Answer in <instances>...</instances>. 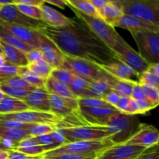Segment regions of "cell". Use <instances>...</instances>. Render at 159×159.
<instances>
[{
	"label": "cell",
	"instance_id": "cell-23",
	"mask_svg": "<svg viewBox=\"0 0 159 159\" xmlns=\"http://www.w3.org/2000/svg\"><path fill=\"white\" fill-rule=\"evenodd\" d=\"M45 89L49 94L59 96L65 99H79L68 89L67 85L61 83L50 76L46 79L44 85Z\"/></svg>",
	"mask_w": 159,
	"mask_h": 159
},
{
	"label": "cell",
	"instance_id": "cell-30",
	"mask_svg": "<svg viewBox=\"0 0 159 159\" xmlns=\"http://www.w3.org/2000/svg\"><path fill=\"white\" fill-rule=\"evenodd\" d=\"M66 3L70 5L75 9L88 16L94 17H99V13L96 9L93 7L89 0H66Z\"/></svg>",
	"mask_w": 159,
	"mask_h": 159
},
{
	"label": "cell",
	"instance_id": "cell-21",
	"mask_svg": "<svg viewBox=\"0 0 159 159\" xmlns=\"http://www.w3.org/2000/svg\"><path fill=\"white\" fill-rule=\"evenodd\" d=\"M98 13L105 23L113 27L116 26L124 15L118 0H110L105 7L98 11Z\"/></svg>",
	"mask_w": 159,
	"mask_h": 159
},
{
	"label": "cell",
	"instance_id": "cell-50",
	"mask_svg": "<svg viewBox=\"0 0 159 159\" xmlns=\"http://www.w3.org/2000/svg\"><path fill=\"white\" fill-rule=\"evenodd\" d=\"M120 98V97L119 95H118L116 92L113 90L111 93H110L107 96H106L104 100H105L107 103L110 104V106L115 107H116V103L118 102V101H119Z\"/></svg>",
	"mask_w": 159,
	"mask_h": 159
},
{
	"label": "cell",
	"instance_id": "cell-40",
	"mask_svg": "<svg viewBox=\"0 0 159 159\" xmlns=\"http://www.w3.org/2000/svg\"><path fill=\"white\" fill-rule=\"evenodd\" d=\"M0 89L2 91V93L6 96L12 98H15V99H21V100H23L30 93V92L26 91V90L12 88V87L7 86V85H2L1 83H0Z\"/></svg>",
	"mask_w": 159,
	"mask_h": 159
},
{
	"label": "cell",
	"instance_id": "cell-55",
	"mask_svg": "<svg viewBox=\"0 0 159 159\" xmlns=\"http://www.w3.org/2000/svg\"><path fill=\"white\" fill-rule=\"evenodd\" d=\"M13 4V0H9V1H0V6H6V5Z\"/></svg>",
	"mask_w": 159,
	"mask_h": 159
},
{
	"label": "cell",
	"instance_id": "cell-15",
	"mask_svg": "<svg viewBox=\"0 0 159 159\" xmlns=\"http://www.w3.org/2000/svg\"><path fill=\"white\" fill-rule=\"evenodd\" d=\"M38 36L40 51H41L43 60L51 67L52 69L61 68L64 62L63 53L48 37H45L40 33H39Z\"/></svg>",
	"mask_w": 159,
	"mask_h": 159
},
{
	"label": "cell",
	"instance_id": "cell-7",
	"mask_svg": "<svg viewBox=\"0 0 159 159\" xmlns=\"http://www.w3.org/2000/svg\"><path fill=\"white\" fill-rule=\"evenodd\" d=\"M137 43L138 54L148 65L159 63V36L153 31L131 33Z\"/></svg>",
	"mask_w": 159,
	"mask_h": 159
},
{
	"label": "cell",
	"instance_id": "cell-51",
	"mask_svg": "<svg viewBox=\"0 0 159 159\" xmlns=\"http://www.w3.org/2000/svg\"><path fill=\"white\" fill-rule=\"evenodd\" d=\"M110 0H89V2H91V4L93 5V7L96 9V11H99L102 9V8L105 7L109 2H110Z\"/></svg>",
	"mask_w": 159,
	"mask_h": 159
},
{
	"label": "cell",
	"instance_id": "cell-2",
	"mask_svg": "<svg viewBox=\"0 0 159 159\" xmlns=\"http://www.w3.org/2000/svg\"><path fill=\"white\" fill-rule=\"evenodd\" d=\"M119 2L124 14L138 17L159 27L158 0H122Z\"/></svg>",
	"mask_w": 159,
	"mask_h": 159
},
{
	"label": "cell",
	"instance_id": "cell-57",
	"mask_svg": "<svg viewBox=\"0 0 159 159\" xmlns=\"http://www.w3.org/2000/svg\"><path fill=\"white\" fill-rule=\"evenodd\" d=\"M0 150H3V151H9V149H8L7 148H6V146L4 145V144H3L2 141L1 140H0Z\"/></svg>",
	"mask_w": 159,
	"mask_h": 159
},
{
	"label": "cell",
	"instance_id": "cell-34",
	"mask_svg": "<svg viewBox=\"0 0 159 159\" xmlns=\"http://www.w3.org/2000/svg\"><path fill=\"white\" fill-rule=\"evenodd\" d=\"M51 77H52L55 80L58 81L61 83L68 86L72 82L75 75L72 72H71L69 70L63 68H58L52 69L51 73Z\"/></svg>",
	"mask_w": 159,
	"mask_h": 159
},
{
	"label": "cell",
	"instance_id": "cell-13",
	"mask_svg": "<svg viewBox=\"0 0 159 159\" xmlns=\"http://www.w3.org/2000/svg\"><path fill=\"white\" fill-rule=\"evenodd\" d=\"M159 134L156 127L152 125L139 124L131 137L124 144L150 148L158 144Z\"/></svg>",
	"mask_w": 159,
	"mask_h": 159
},
{
	"label": "cell",
	"instance_id": "cell-4",
	"mask_svg": "<svg viewBox=\"0 0 159 159\" xmlns=\"http://www.w3.org/2000/svg\"><path fill=\"white\" fill-rule=\"evenodd\" d=\"M136 122L135 115H128L123 113L114 115L106 125L112 135L110 140L115 144L125 143L138 128H135Z\"/></svg>",
	"mask_w": 159,
	"mask_h": 159
},
{
	"label": "cell",
	"instance_id": "cell-6",
	"mask_svg": "<svg viewBox=\"0 0 159 159\" xmlns=\"http://www.w3.org/2000/svg\"><path fill=\"white\" fill-rule=\"evenodd\" d=\"M58 130L68 143L82 141H100L110 139L112 137L106 126H81Z\"/></svg>",
	"mask_w": 159,
	"mask_h": 159
},
{
	"label": "cell",
	"instance_id": "cell-18",
	"mask_svg": "<svg viewBox=\"0 0 159 159\" xmlns=\"http://www.w3.org/2000/svg\"><path fill=\"white\" fill-rule=\"evenodd\" d=\"M115 27H120L123 29L128 30L131 33L138 32V31H153L159 32V27L147 23L138 17L133 16L130 15L124 14L120 21Z\"/></svg>",
	"mask_w": 159,
	"mask_h": 159
},
{
	"label": "cell",
	"instance_id": "cell-1",
	"mask_svg": "<svg viewBox=\"0 0 159 159\" xmlns=\"http://www.w3.org/2000/svg\"><path fill=\"white\" fill-rule=\"evenodd\" d=\"M71 24L55 28L46 26L37 32L48 37L65 55L89 61L99 65L116 61L115 53L78 17Z\"/></svg>",
	"mask_w": 159,
	"mask_h": 159
},
{
	"label": "cell",
	"instance_id": "cell-14",
	"mask_svg": "<svg viewBox=\"0 0 159 159\" xmlns=\"http://www.w3.org/2000/svg\"><path fill=\"white\" fill-rule=\"evenodd\" d=\"M0 26L20 41L36 49H40L39 33L37 31L24 27V26L2 21V20H0Z\"/></svg>",
	"mask_w": 159,
	"mask_h": 159
},
{
	"label": "cell",
	"instance_id": "cell-17",
	"mask_svg": "<svg viewBox=\"0 0 159 159\" xmlns=\"http://www.w3.org/2000/svg\"><path fill=\"white\" fill-rule=\"evenodd\" d=\"M100 67L112 77L118 79L138 82L139 75L127 65L119 61L112 62L108 65H101Z\"/></svg>",
	"mask_w": 159,
	"mask_h": 159
},
{
	"label": "cell",
	"instance_id": "cell-24",
	"mask_svg": "<svg viewBox=\"0 0 159 159\" xmlns=\"http://www.w3.org/2000/svg\"><path fill=\"white\" fill-rule=\"evenodd\" d=\"M12 150L17 151L21 153L33 155V156L43 155L44 153V151L38 144L36 138L31 136H28L27 138L21 140Z\"/></svg>",
	"mask_w": 159,
	"mask_h": 159
},
{
	"label": "cell",
	"instance_id": "cell-25",
	"mask_svg": "<svg viewBox=\"0 0 159 159\" xmlns=\"http://www.w3.org/2000/svg\"><path fill=\"white\" fill-rule=\"evenodd\" d=\"M30 110V108L21 99H15L5 96L4 98L0 101V113H18V112Z\"/></svg>",
	"mask_w": 159,
	"mask_h": 159
},
{
	"label": "cell",
	"instance_id": "cell-5",
	"mask_svg": "<svg viewBox=\"0 0 159 159\" xmlns=\"http://www.w3.org/2000/svg\"><path fill=\"white\" fill-rule=\"evenodd\" d=\"M115 145L110 139L100 141H82L69 142L54 150L45 152L43 157H50L60 154H90L102 152L106 149Z\"/></svg>",
	"mask_w": 159,
	"mask_h": 159
},
{
	"label": "cell",
	"instance_id": "cell-36",
	"mask_svg": "<svg viewBox=\"0 0 159 159\" xmlns=\"http://www.w3.org/2000/svg\"><path fill=\"white\" fill-rule=\"evenodd\" d=\"M131 99V98H130ZM130 108L131 110L132 114H143L149 110L154 109V107L146 99H139V100H135V99H130Z\"/></svg>",
	"mask_w": 159,
	"mask_h": 159
},
{
	"label": "cell",
	"instance_id": "cell-9",
	"mask_svg": "<svg viewBox=\"0 0 159 159\" xmlns=\"http://www.w3.org/2000/svg\"><path fill=\"white\" fill-rule=\"evenodd\" d=\"M113 51L116 54V60L127 65L139 75L148 69V64L141 57L138 52L134 51L120 37V34L116 37Z\"/></svg>",
	"mask_w": 159,
	"mask_h": 159
},
{
	"label": "cell",
	"instance_id": "cell-60",
	"mask_svg": "<svg viewBox=\"0 0 159 159\" xmlns=\"http://www.w3.org/2000/svg\"><path fill=\"white\" fill-rule=\"evenodd\" d=\"M41 159H53V158H45V157H43Z\"/></svg>",
	"mask_w": 159,
	"mask_h": 159
},
{
	"label": "cell",
	"instance_id": "cell-37",
	"mask_svg": "<svg viewBox=\"0 0 159 159\" xmlns=\"http://www.w3.org/2000/svg\"><path fill=\"white\" fill-rule=\"evenodd\" d=\"M17 8L19 11L24 14L26 16L36 20H41L42 21V12L40 7L34 6H27L23 4H13Z\"/></svg>",
	"mask_w": 159,
	"mask_h": 159
},
{
	"label": "cell",
	"instance_id": "cell-33",
	"mask_svg": "<svg viewBox=\"0 0 159 159\" xmlns=\"http://www.w3.org/2000/svg\"><path fill=\"white\" fill-rule=\"evenodd\" d=\"M89 82L85 80V79H82V78L79 77V76L75 75L74 79H73L72 82H71L69 85H68V89L70 91L78 98L80 99L82 98V95L87 90L89 85Z\"/></svg>",
	"mask_w": 159,
	"mask_h": 159
},
{
	"label": "cell",
	"instance_id": "cell-10",
	"mask_svg": "<svg viewBox=\"0 0 159 159\" xmlns=\"http://www.w3.org/2000/svg\"><path fill=\"white\" fill-rule=\"evenodd\" d=\"M0 20L30 28L36 31H38L47 26L41 20H36L25 16L19 11L13 4L1 6Z\"/></svg>",
	"mask_w": 159,
	"mask_h": 159
},
{
	"label": "cell",
	"instance_id": "cell-29",
	"mask_svg": "<svg viewBox=\"0 0 159 159\" xmlns=\"http://www.w3.org/2000/svg\"><path fill=\"white\" fill-rule=\"evenodd\" d=\"M0 40L6 43V44L10 45V46L13 47V48L20 50V51H22L24 53H28L30 51H32V50L35 49L33 47L26 44L23 42L19 40L18 39H16L13 36H12L9 33L6 32L1 26H0Z\"/></svg>",
	"mask_w": 159,
	"mask_h": 159
},
{
	"label": "cell",
	"instance_id": "cell-20",
	"mask_svg": "<svg viewBox=\"0 0 159 159\" xmlns=\"http://www.w3.org/2000/svg\"><path fill=\"white\" fill-rule=\"evenodd\" d=\"M113 79V77L110 75L107 79H99L90 82L89 88L83 93L82 98H97L104 99L106 96L113 90L111 84Z\"/></svg>",
	"mask_w": 159,
	"mask_h": 159
},
{
	"label": "cell",
	"instance_id": "cell-11",
	"mask_svg": "<svg viewBox=\"0 0 159 159\" xmlns=\"http://www.w3.org/2000/svg\"><path fill=\"white\" fill-rule=\"evenodd\" d=\"M79 113L84 120L92 126H106L110 118L120 113L113 107L89 108L79 107Z\"/></svg>",
	"mask_w": 159,
	"mask_h": 159
},
{
	"label": "cell",
	"instance_id": "cell-48",
	"mask_svg": "<svg viewBox=\"0 0 159 159\" xmlns=\"http://www.w3.org/2000/svg\"><path fill=\"white\" fill-rule=\"evenodd\" d=\"M130 98H131L132 99H135V100L145 99L144 92H143L142 88H141V85H140L138 82H136V83L134 84V85Z\"/></svg>",
	"mask_w": 159,
	"mask_h": 159
},
{
	"label": "cell",
	"instance_id": "cell-39",
	"mask_svg": "<svg viewBox=\"0 0 159 159\" xmlns=\"http://www.w3.org/2000/svg\"><path fill=\"white\" fill-rule=\"evenodd\" d=\"M78 102H79V107H89V108L112 107L110 104L107 103L104 99H97V98H82V99H79Z\"/></svg>",
	"mask_w": 159,
	"mask_h": 159
},
{
	"label": "cell",
	"instance_id": "cell-46",
	"mask_svg": "<svg viewBox=\"0 0 159 159\" xmlns=\"http://www.w3.org/2000/svg\"><path fill=\"white\" fill-rule=\"evenodd\" d=\"M9 155H8L7 159H41L43 158V155H28L26 154L21 153L15 150H9L8 151Z\"/></svg>",
	"mask_w": 159,
	"mask_h": 159
},
{
	"label": "cell",
	"instance_id": "cell-8",
	"mask_svg": "<svg viewBox=\"0 0 159 159\" xmlns=\"http://www.w3.org/2000/svg\"><path fill=\"white\" fill-rule=\"evenodd\" d=\"M66 5L68 4L66 3ZM68 6L74 12L75 16L82 20L89 27V29L113 51L116 37L119 35V34L115 30L114 27L105 23L100 17L88 16L78 9H75L70 5H68Z\"/></svg>",
	"mask_w": 159,
	"mask_h": 159
},
{
	"label": "cell",
	"instance_id": "cell-27",
	"mask_svg": "<svg viewBox=\"0 0 159 159\" xmlns=\"http://www.w3.org/2000/svg\"><path fill=\"white\" fill-rule=\"evenodd\" d=\"M136 82L128 80H123L113 78L111 84L113 91L116 92L120 97H130L131 96L132 89Z\"/></svg>",
	"mask_w": 159,
	"mask_h": 159
},
{
	"label": "cell",
	"instance_id": "cell-22",
	"mask_svg": "<svg viewBox=\"0 0 159 159\" xmlns=\"http://www.w3.org/2000/svg\"><path fill=\"white\" fill-rule=\"evenodd\" d=\"M0 45L2 48V55L6 63L17 67L26 66L28 65L26 53L10 45L6 44L1 40H0Z\"/></svg>",
	"mask_w": 159,
	"mask_h": 159
},
{
	"label": "cell",
	"instance_id": "cell-44",
	"mask_svg": "<svg viewBox=\"0 0 159 159\" xmlns=\"http://www.w3.org/2000/svg\"><path fill=\"white\" fill-rule=\"evenodd\" d=\"M130 99H131L130 97H120L115 108L117 109L120 113L128 115H133L130 108Z\"/></svg>",
	"mask_w": 159,
	"mask_h": 159
},
{
	"label": "cell",
	"instance_id": "cell-32",
	"mask_svg": "<svg viewBox=\"0 0 159 159\" xmlns=\"http://www.w3.org/2000/svg\"><path fill=\"white\" fill-rule=\"evenodd\" d=\"M0 83L2 84V85H7V86L19 89L26 90V91L28 92H32L37 89L36 87L30 85L23 78H21L19 75H16L12 78H9V79L0 81Z\"/></svg>",
	"mask_w": 159,
	"mask_h": 159
},
{
	"label": "cell",
	"instance_id": "cell-53",
	"mask_svg": "<svg viewBox=\"0 0 159 159\" xmlns=\"http://www.w3.org/2000/svg\"><path fill=\"white\" fill-rule=\"evenodd\" d=\"M147 71L153 73V74H155V75L159 76V63L149 65L148 69Z\"/></svg>",
	"mask_w": 159,
	"mask_h": 159
},
{
	"label": "cell",
	"instance_id": "cell-3",
	"mask_svg": "<svg viewBox=\"0 0 159 159\" xmlns=\"http://www.w3.org/2000/svg\"><path fill=\"white\" fill-rule=\"evenodd\" d=\"M61 68L69 70L75 75L79 76L88 82L107 79V74L99 65L79 57L64 54V62Z\"/></svg>",
	"mask_w": 159,
	"mask_h": 159
},
{
	"label": "cell",
	"instance_id": "cell-43",
	"mask_svg": "<svg viewBox=\"0 0 159 159\" xmlns=\"http://www.w3.org/2000/svg\"><path fill=\"white\" fill-rule=\"evenodd\" d=\"M18 69L19 67L6 62L4 65L0 67V80H5L13 76L18 75Z\"/></svg>",
	"mask_w": 159,
	"mask_h": 159
},
{
	"label": "cell",
	"instance_id": "cell-38",
	"mask_svg": "<svg viewBox=\"0 0 159 159\" xmlns=\"http://www.w3.org/2000/svg\"><path fill=\"white\" fill-rule=\"evenodd\" d=\"M141 85L143 92H144V97L147 101H148L154 107V108L158 105L159 102V90L158 89L152 85L140 84Z\"/></svg>",
	"mask_w": 159,
	"mask_h": 159
},
{
	"label": "cell",
	"instance_id": "cell-61",
	"mask_svg": "<svg viewBox=\"0 0 159 159\" xmlns=\"http://www.w3.org/2000/svg\"><path fill=\"white\" fill-rule=\"evenodd\" d=\"M0 9H1V6H0Z\"/></svg>",
	"mask_w": 159,
	"mask_h": 159
},
{
	"label": "cell",
	"instance_id": "cell-28",
	"mask_svg": "<svg viewBox=\"0 0 159 159\" xmlns=\"http://www.w3.org/2000/svg\"><path fill=\"white\" fill-rule=\"evenodd\" d=\"M18 75L23 78L30 85L36 87L37 89H45L44 85L46 79L37 76V75L30 71L26 66L19 67Z\"/></svg>",
	"mask_w": 159,
	"mask_h": 159
},
{
	"label": "cell",
	"instance_id": "cell-26",
	"mask_svg": "<svg viewBox=\"0 0 159 159\" xmlns=\"http://www.w3.org/2000/svg\"><path fill=\"white\" fill-rule=\"evenodd\" d=\"M30 136L26 130L22 129H12L0 127V140L12 141L18 144L21 140Z\"/></svg>",
	"mask_w": 159,
	"mask_h": 159
},
{
	"label": "cell",
	"instance_id": "cell-31",
	"mask_svg": "<svg viewBox=\"0 0 159 159\" xmlns=\"http://www.w3.org/2000/svg\"><path fill=\"white\" fill-rule=\"evenodd\" d=\"M26 67L30 71L43 79H48L51 76V71H52L51 67L44 60L30 63L26 65Z\"/></svg>",
	"mask_w": 159,
	"mask_h": 159
},
{
	"label": "cell",
	"instance_id": "cell-41",
	"mask_svg": "<svg viewBox=\"0 0 159 159\" xmlns=\"http://www.w3.org/2000/svg\"><path fill=\"white\" fill-rule=\"evenodd\" d=\"M101 152L90 154H60L54 156L45 157L53 159H96Z\"/></svg>",
	"mask_w": 159,
	"mask_h": 159
},
{
	"label": "cell",
	"instance_id": "cell-12",
	"mask_svg": "<svg viewBox=\"0 0 159 159\" xmlns=\"http://www.w3.org/2000/svg\"><path fill=\"white\" fill-rule=\"evenodd\" d=\"M147 148L139 145L115 144L101 152L96 159H136Z\"/></svg>",
	"mask_w": 159,
	"mask_h": 159
},
{
	"label": "cell",
	"instance_id": "cell-58",
	"mask_svg": "<svg viewBox=\"0 0 159 159\" xmlns=\"http://www.w3.org/2000/svg\"><path fill=\"white\" fill-rule=\"evenodd\" d=\"M5 96H6V95H5L4 93H2V90L0 89V101H1L2 99H3V98H4Z\"/></svg>",
	"mask_w": 159,
	"mask_h": 159
},
{
	"label": "cell",
	"instance_id": "cell-52",
	"mask_svg": "<svg viewBox=\"0 0 159 159\" xmlns=\"http://www.w3.org/2000/svg\"><path fill=\"white\" fill-rule=\"evenodd\" d=\"M45 3H49V4L54 5V6H58L61 9H64L66 6V2L65 0H54V1H51V0H46L44 1Z\"/></svg>",
	"mask_w": 159,
	"mask_h": 159
},
{
	"label": "cell",
	"instance_id": "cell-19",
	"mask_svg": "<svg viewBox=\"0 0 159 159\" xmlns=\"http://www.w3.org/2000/svg\"><path fill=\"white\" fill-rule=\"evenodd\" d=\"M42 12V21L48 26L55 28L65 27L71 24V18L65 16L56 9L45 5L40 6Z\"/></svg>",
	"mask_w": 159,
	"mask_h": 159
},
{
	"label": "cell",
	"instance_id": "cell-16",
	"mask_svg": "<svg viewBox=\"0 0 159 159\" xmlns=\"http://www.w3.org/2000/svg\"><path fill=\"white\" fill-rule=\"evenodd\" d=\"M23 101L30 110L51 113L50 94L45 89H37L30 92Z\"/></svg>",
	"mask_w": 159,
	"mask_h": 159
},
{
	"label": "cell",
	"instance_id": "cell-54",
	"mask_svg": "<svg viewBox=\"0 0 159 159\" xmlns=\"http://www.w3.org/2000/svg\"><path fill=\"white\" fill-rule=\"evenodd\" d=\"M8 155H9L8 151L0 150V159H7Z\"/></svg>",
	"mask_w": 159,
	"mask_h": 159
},
{
	"label": "cell",
	"instance_id": "cell-49",
	"mask_svg": "<svg viewBox=\"0 0 159 159\" xmlns=\"http://www.w3.org/2000/svg\"><path fill=\"white\" fill-rule=\"evenodd\" d=\"M44 3V0H13V4H23L37 7H40Z\"/></svg>",
	"mask_w": 159,
	"mask_h": 159
},
{
	"label": "cell",
	"instance_id": "cell-42",
	"mask_svg": "<svg viewBox=\"0 0 159 159\" xmlns=\"http://www.w3.org/2000/svg\"><path fill=\"white\" fill-rule=\"evenodd\" d=\"M138 83L144 84V85H152L158 89L159 87V76L155 75L153 73L150 72L148 71H146L145 72L142 73L139 75L138 79Z\"/></svg>",
	"mask_w": 159,
	"mask_h": 159
},
{
	"label": "cell",
	"instance_id": "cell-56",
	"mask_svg": "<svg viewBox=\"0 0 159 159\" xmlns=\"http://www.w3.org/2000/svg\"><path fill=\"white\" fill-rule=\"evenodd\" d=\"M5 64H6V61H5L4 57H3L2 54H0V67L4 65Z\"/></svg>",
	"mask_w": 159,
	"mask_h": 159
},
{
	"label": "cell",
	"instance_id": "cell-45",
	"mask_svg": "<svg viewBox=\"0 0 159 159\" xmlns=\"http://www.w3.org/2000/svg\"><path fill=\"white\" fill-rule=\"evenodd\" d=\"M136 159H159L158 144L148 148L141 155Z\"/></svg>",
	"mask_w": 159,
	"mask_h": 159
},
{
	"label": "cell",
	"instance_id": "cell-47",
	"mask_svg": "<svg viewBox=\"0 0 159 159\" xmlns=\"http://www.w3.org/2000/svg\"><path fill=\"white\" fill-rule=\"evenodd\" d=\"M26 57L28 61V64L38 61L40 60H43L41 51H40V49H36V48L30 51V52L26 53Z\"/></svg>",
	"mask_w": 159,
	"mask_h": 159
},
{
	"label": "cell",
	"instance_id": "cell-59",
	"mask_svg": "<svg viewBox=\"0 0 159 159\" xmlns=\"http://www.w3.org/2000/svg\"><path fill=\"white\" fill-rule=\"evenodd\" d=\"M0 54H2V48L1 45H0Z\"/></svg>",
	"mask_w": 159,
	"mask_h": 159
},
{
	"label": "cell",
	"instance_id": "cell-35",
	"mask_svg": "<svg viewBox=\"0 0 159 159\" xmlns=\"http://www.w3.org/2000/svg\"><path fill=\"white\" fill-rule=\"evenodd\" d=\"M55 130H57V127L55 126L51 125V124H33L28 129L27 131L30 136L37 138V137L41 136V135L52 133Z\"/></svg>",
	"mask_w": 159,
	"mask_h": 159
}]
</instances>
